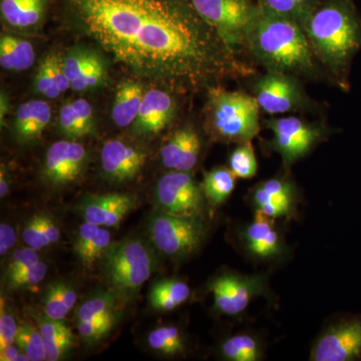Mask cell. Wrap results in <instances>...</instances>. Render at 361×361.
<instances>
[{
	"label": "cell",
	"mask_w": 361,
	"mask_h": 361,
	"mask_svg": "<svg viewBox=\"0 0 361 361\" xmlns=\"http://www.w3.org/2000/svg\"><path fill=\"white\" fill-rule=\"evenodd\" d=\"M35 51L28 40L13 35L0 39V65L6 71H23L32 68Z\"/></svg>",
	"instance_id": "d4e9b609"
},
{
	"label": "cell",
	"mask_w": 361,
	"mask_h": 361,
	"mask_svg": "<svg viewBox=\"0 0 361 361\" xmlns=\"http://www.w3.org/2000/svg\"><path fill=\"white\" fill-rule=\"evenodd\" d=\"M144 87L134 80L123 82L116 90L111 118L116 126L127 128L133 125L139 116L144 99Z\"/></svg>",
	"instance_id": "603a6c76"
},
{
	"label": "cell",
	"mask_w": 361,
	"mask_h": 361,
	"mask_svg": "<svg viewBox=\"0 0 361 361\" xmlns=\"http://www.w3.org/2000/svg\"><path fill=\"white\" fill-rule=\"evenodd\" d=\"M244 47L267 71L316 75V59L300 23L263 7L247 30Z\"/></svg>",
	"instance_id": "3957f363"
},
{
	"label": "cell",
	"mask_w": 361,
	"mask_h": 361,
	"mask_svg": "<svg viewBox=\"0 0 361 361\" xmlns=\"http://www.w3.org/2000/svg\"><path fill=\"white\" fill-rule=\"evenodd\" d=\"M49 0H1L0 13L7 25L16 28H30L44 18Z\"/></svg>",
	"instance_id": "7402d4cb"
},
{
	"label": "cell",
	"mask_w": 361,
	"mask_h": 361,
	"mask_svg": "<svg viewBox=\"0 0 361 361\" xmlns=\"http://www.w3.org/2000/svg\"><path fill=\"white\" fill-rule=\"evenodd\" d=\"M216 310L225 315L235 316L248 307L254 297L262 295L266 289L262 275L224 273L214 278L209 285Z\"/></svg>",
	"instance_id": "7c38bea8"
},
{
	"label": "cell",
	"mask_w": 361,
	"mask_h": 361,
	"mask_svg": "<svg viewBox=\"0 0 361 361\" xmlns=\"http://www.w3.org/2000/svg\"><path fill=\"white\" fill-rule=\"evenodd\" d=\"M77 300V292L70 285L63 281L52 282L47 287L42 300L45 316L63 320Z\"/></svg>",
	"instance_id": "4316f807"
},
{
	"label": "cell",
	"mask_w": 361,
	"mask_h": 361,
	"mask_svg": "<svg viewBox=\"0 0 361 361\" xmlns=\"http://www.w3.org/2000/svg\"><path fill=\"white\" fill-rule=\"evenodd\" d=\"M266 126L273 133L270 148L281 156L285 166H290L307 155L322 141L324 130L296 116L271 118Z\"/></svg>",
	"instance_id": "ba28073f"
},
{
	"label": "cell",
	"mask_w": 361,
	"mask_h": 361,
	"mask_svg": "<svg viewBox=\"0 0 361 361\" xmlns=\"http://www.w3.org/2000/svg\"><path fill=\"white\" fill-rule=\"evenodd\" d=\"M116 318L78 322V334L87 341H97L110 334Z\"/></svg>",
	"instance_id": "74e56055"
},
{
	"label": "cell",
	"mask_w": 361,
	"mask_h": 361,
	"mask_svg": "<svg viewBox=\"0 0 361 361\" xmlns=\"http://www.w3.org/2000/svg\"><path fill=\"white\" fill-rule=\"evenodd\" d=\"M229 168L240 179H251L257 173L258 163L251 141L241 142L229 158Z\"/></svg>",
	"instance_id": "836d02e7"
},
{
	"label": "cell",
	"mask_w": 361,
	"mask_h": 361,
	"mask_svg": "<svg viewBox=\"0 0 361 361\" xmlns=\"http://www.w3.org/2000/svg\"><path fill=\"white\" fill-rule=\"evenodd\" d=\"M63 66L75 92H87L99 87L106 78L104 59L96 51L75 49L63 56Z\"/></svg>",
	"instance_id": "2e32d148"
},
{
	"label": "cell",
	"mask_w": 361,
	"mask_h": 361,
	"mask_svg": "<svg viewBox=\"0 0 361 361\" xmlns=\"http://www.w3.org/2000/svg\"><path fill=\"white\" fill-rule=\"evenodd\" d=\"M111 244V235L110 231L101 227L96 237L90 243L89 248L85 252L84 255L78 259L85 267H90L96 262L97 259L104 256V252L110 247Z\"/></svg>",
	"instance_id": "f35d334b"
},
{
	"label": "cell",
	"mask_w": 361,
	"mask_h": 361,
	"mask_svg": "<svg viewBox=\"0 0 361 361\" xmlns=\"http://www.w3.org/2000/svg\"><path fill=\"white\" fill-rule=\"evenodd\" d=\"M9 192L8 178H7L6 171L1 169V174H0V196L1 198L6 197Z\"/></svg>",
	"instance_id": "c3c4849f"
},
{
	"label": "cell",
	"mask_w": 361,
	"mask_h": 361,
	"mask_svg": "<svg viewBox=\"0 0 361 361\" xmlns=\"http://www.w3.org/2000/svg\"><path fill=\"white\" fill-rule=\"evenodd\" d=\"M116 317H118V311H116V297L106 292H102L87 299L78 310V322Z\"/></svg>",
	"instance_id": "4dcf8cb0"
},
{
	"label": "cell",
	"mask_w": 361,
	"mask_h": 361,
	"mask_svg": "<svg viewBox=\"0 0 361 361\" xmlns=\"http://www.w3.org/2000/svg\"><path fill=\"white\" fill-rule=\"evenodd\" d=\"M203 189L189 172L173 171L161 178L157 199L165 212L176 215H203L205 202Z\"/></svg>",
	"instance_id": "8fae6325"
},
{
	"label": "cell",
	"mask_w": 361,
	"mask_h": 361,
	"mask_svg": "<svg viewBox=\"0 0 361 361\" xmlns=\"http://www.w3.org/2000/svg\"><path fill=\"white\" fill-rule=\"evenodd\" d=\"M254 97L260 110L270 115L300 110L307 102L298 78L274 71H267L258 78L254 87Z\"/></svg>",
	"instance_id": "30bf717a"
},
{
	"label": "cell",
	"mask_w": 361,
	"mask_h": 361,
	"mask_svg": "<svg viewBox=\"0 0 361 361\" xmlns=\"http://www.w3.org/2000/svg\"><path fill=\"white\" fill-rule=\"evenodd\" d=\"M259 111L257 99L251 94L221 85L209 90L207 118L216 139L238 144L252 141L260 130Z\"/></svg>",
	"instance_id": "277c9868"
},
{
	"label": "cell",
	"mask_w": 361,
	"mask_h": 361,
	"mask_svg": "<svg viewBox=\"0 0 361 361\" xmlns=\"http://www.w3.org/2000/svg\"><path fill=\"white\" fill-rule=\"evenodd\" d=\"M47 273V266L45 263L39 261L27 269L21 271L13 276L6 277L7 288L9 290H18V289L27 288L39 284Z\"/></svg>",
	"instance_id": "d590c367"
},
{
	"label": "cell",
	"mask_w": 361,
	"mask_h": 361,
	"mask_svg": "<svg viewBox=\"0 0 361 361\" xmlns=\"http://www.w3.org/2000/svg\"><path fill=\"white\" fill-rule=\"evenodd\" d=\"M313 361L361 360V314L342 318L320 334L311 350Z\"/></svg>",
	"instance_id": "9c48e42d"
},
{
	"label": "cell",
	"mask_w": 361,
	"mask_h": 361,
	"mask_svg": "<svg viewBox=\"0 0 361 361\" xmlns=\"http://www.w3.org/2000/svg\"><path fill=\"white\" fill-rule=\"evenodd\" d=\"M274 220L256 210L254 220L242 233L246 250L254 257L272 259L283 251L281 237L275 228Z\"/></svg>",
	"instance_id": "ffe728a7"
},
{
	"label": "cell",
	"mask_w": 361,
	"mask_h": 361,
	"mask_svg": "<svg viewBox=\"0 0 361 361\" xmlns=\"http://www.w3.org/2000/svg\"><path fill=\"white\" fill-rule=\"evenodd\" d=\"M39 256L37 250L27 247V248L18 249L14 252L11 262L6 270V277L13 276L14 274L27 269L28 267L39 262Z\"/></svg>",
	"instance_id": "ab89813d"
},
{
	"label": "cell",
	"mask_w": 361,
	"mask_h": 361,
	"mask_svg": "<svg viewBox=\"0 0 361 361\" xmlns=\"http://www.w3.org/2000/svg\"><path fill=\"white\" fill-rule=\"evenodd\" d=\"M176 113V102L168 92L152 89L145 94L141 110L133 123V130L140 135H154L172 122Z\"/></svg>",
	"instance_id": "e0dca14e"
},
{
	"label": "cell",
	"mask_w": 361,
	"mask_h": 361,
	"mask_svg": "<svg viewBox=\"0 0 361 361\" xmlns=\"http://www.w3.org/2000/svg\"><path fill=\"white\" fill-rule=\"evenodd\" d=\"M75 113L82 123V127L85 128L87 135L94 134L96 130V123H94V109L89 102L84 99H75L71 102Z\"/></svg>",
	"instance_id": "7bdbcfd3"
},
{
	"label": "cell",
	"mask_w": 361,
	"mask_h": 361,
	"mask_svg": "<svg viewBox=\"0 0 361 361\" xmlns=\"http://www.w3.org/2000/svg\"><path fill=\"white\" fill-rule=\"evenodd\" d=\"M16 233L13 226L1 223L0 225V255L4 256L14 246Z\"/></svg>",
	"instance_id": "bcb514c9"
},
{
	"label": "cell",
	"mask_w": 361,
	"mask_h": 361,
	"mask_svg": "<svg viewBox=\"0 0 361 361\" xmlns=\"http://www.w3.org/2000/svg\"><path fill=\"white\" fill-rule=\"evenodd\" d=\"M236 176L230 168L213 169L204 174L203 192L207 200L212 206L224 203L235 189Z\"/></svg>",
	"instance_id": "83f0119b"
},
{
	"label": "cell",
	"mask_w": 361,
	"mask_h": 361,
	"mask_svg": "<svg viewBox=\"0 0 361 361\" xmlns=\"http://www.w3.org/2000/svg\"><path fill=\"white\" fill-rule=\"evenodd\" d=\"M103 257L106 281L123 298L134 296L153 272V256L140 240L111 244Z\"/></svg>",
	"instance_id": "5b68a950"
},
{
	"label": "cell",
	"mask_w": 361,
	"mask_h": 361,
	"mask_svg": "<svg viewBox=\"0 0 361 361\" xmlns=\"http://www.w3.org/2000/svg\"><path fill=\"white\" fill-rule=\"evenodd\" d=\"M102 167L109 179L116 183L134 180L146 164V154L120 140H110L101 152Z\"/></svg>",
	"instance_id": "9a60e30c"
},
{
	"label": "cell",
	"mask_w": 361,
	"mask_h": 361,
	"mask_svg": "<svg viewBox=\"0 0 361 361\" xmlns=\"http://www.w3.org/2000/svg\"><path fill=\"white\" fill-rule=\"evenodd\" d=\"M87 160L84 145L71 140L56 142L47 151L42 174L52 186H65L82 176Z\"/></svg>",
	"instance_id": "4fadbf2b"
},
{
	"label": "cell",
	"mask_w": 361,
	"mask_h": 361,
	"mask_svg": "<svg viewBox=\"0 0 361 361\" xmlns=\"http://www.w3.org/2000/svg\"><path fill=\"white\" fill-rule=\"evenodd\" d=\"M20 348L13 345L0 350V360L1 361H16L20 355Z\"/></svg>",
	"instance_id": "7dc6e473"
},
{
	"label": "cell",
	"mask_w": 361,
	"mask_h": 361,
	"mask_svg": "<svg viewBox=\"0 0 361 361\" xmlns=\"http://www.w3.org/2000/svg\"><path fill=\"white\" fill-rule=\"evenodd\" d=\"M226 360L231 361H257L262 360V348L255 337L238 334L230 337L221 348Z\"/></svg>",
	"instance_id": "f1b7e54d"
},
{
	"label": "cell",
	"mask_w": 361,
	"mask_h": 361,
	"mask_svg": "<svg viewBox=\"0 0 361 361\" xmlns=\"http://www.w3.org/2000/svg\"><path fill=\"white\" fill-rule=\"evenodd\" d=\"M295 188L290 180L272 178L260 183L254 189L252 201L256 210L272 219L287 217L295 207Z\"/></svg>",
	"instance_id": "ac0fdd59"
},
{
	"label": "cell",
	"mask_w": 361,
	"mask_h": 361,
	"mask_svg": "<svg viewBox=\"0 0 361 361\" xmlns=\"http://www.w3.org/2000/svg\"><path fill=\"white\" fill-rule=\"evenodd\" d=\"M152 241L171 257L191 255L203 244L207 226L201 216L157 213L149 223Z\"/></svg>",
	"instance_id": "8992f818"
},
{
	"label": "cell",
	"mask_w": 361,
	"mask_h": 361,
	"mask_svg": "<svg viewBox=\"0 0 361 361\" xmlns=\"http://www.w3.org/2000/svg\"><path fill=\"white\" fill-rule=\"evenodd\" d=\"M49 103L39 99L26 102L18 109L14 118V134L20 142L37 140L51 120Z\"/></svg>",
	"instance_id": "44dd1931"
},
{
	"label": "cell",
	"mask_w": 361,
	"mask_h": 361,
	"mask_svg": "<svg viewBox=\"0 0 361 361\" xmlns=\"http://www.w3.org/2000/svg\"><path fill=\"white\" fill-rule=\"evenodd\" d=\"M191 295V288L186 282L178 279H166L157 282L149 293V305L155 310H174L186 302Z\"/></svg>",
	"instance_id": "484cf974"
},
{
	"label": "cell",
	"mask_w": 361,
	"mask_h": 361,
	"mask_svg": "<svg viewBox=\"0 0 361 361\" xmlns=\"http://www.w3.org/2000/svg\"><path fill=\"white\" fill-rule=\"evenodd\" d=\"M134 196L110 193L84 198L80 211L85 222L99 227H116L137 207Z\"/></svg>",
	"instance_id": "5bb4252c"
},
{
	"label": "cell",
	"mask_w": 361,
	"mask_h": 361,
	"mask_svg": "<svg viewBox=\"0 0 361 361\" xmlns=\"http://www.w3.org/2000/svg\"><path fill=\"white\" fill-rule=\"evenodd\" d=\"M263 8L286 16L302 25L322 0H258Z\"/></svg>",
	"instance_id": "1f68e13d"
},
{
	"label": "cell",
	"mask_w": 361,
	"mask_h": 361,
	"mask_svg": "<svg viewBox=\"0 0 361 361\" xmlns=\"http://www.w3.org/2000/svg\"><path fill=\"white\" fill-rule=\"evenodd\" d=\"M99 229H101L99 226L89 222H85L84 224L80 225L75 243V252L78 258L84 255Z\"/></svg>",
	"instance_id": "ee69618b"
},
{
	"label": "cell",
	"mask_w": 361,
	"mask_h": 361,
	"mask_svg": "<svg viewBox=\"0 0 361 361\" xmlns=\"http://www.w3.org/2000/svg\"><path fill=\"white\" fill-rule=\"evenodd\" d=\"M23 240L26 245L37 251L40 250L44 247H47L44 233H42V224H40L39 214L32 216L26 222L25 228H23Z\"/></svg>",
	"instance_id": "60d3db41"
},
{
	"label": "cell",
	"mask_w": 361,
	"mask_h": 361,
	"mask_svg": "<svg viewBox=\"0 0 361 361\" xmlns=\"http://www.w3.org/2000/svg\"><path fill=\"white\" fill-rule=\"evenodd\" d=\"M39 329L47 349V360H61L73 345V334L63 320L40 318Z\"/></svg>",
	"instance_id": "cb8c5ba5"
},
{
	"label": "cell",
	"mask_w": 361,
	"mask_h": 361,
	"mask_svg": "<svg viewBox=\"0 0 361 361\" xmlns=\"http://www.w3.org/2000/svg\"><path fill=\"white\" fill-rule=\"evenodd\" d=\"M66 23L139 80L198 92L253 68L190 0H59Z\"/></svg>",
	"instance_id": "6da1fadb"
},
{
	"label": "cell",
	"mask_w": 361,
	"mask_h": 361,
	"mask_svg": "<svg viewBox=\"0 0 361 361\" xmlns=\"http://www.w3.org/2000/svg\"><path fill=\"white\" fill-rule=\"evenodd\" d=\"M59 129L63 137L71 141L87 135L71 102L63 104V108L59 111Z\"/></svg>",
	"instance_id": "e575fe53"
},
{
	"label": "cell",
	"mask_w": 361,
	"mask_h": 361,
	"mask_svg": "<svg viewBox=\"0 0 361 361\" xmlns=\"http://www.w3.org/2000/svg\"><path fill=\"white\" fill-rule=\"evenodd\" d=\"M16 343L30 361L47 360V349L40 330L30 323L18 327Z\"/></svg>",
	"instance_id": "d6a6232c"
},
{
	"label": "cell",
	"mask_w": 361,
	"mask_h": 361,
	"mask_svg": "<svg viewBox=\"0 0 361 361\" xmlns=\"http://www.w3.org/2000/svg\"><path fill=\"white\" fill-rule=\"evenodd\" d=\"M226 44L234 51L244 47L247 30L260 11L258 0H190Z\"/></svg>",
	"instance_id": "52a82bcc"
},
{
	"label": "cell",
	"mask_w": 361,
	"mask_h": 361,
	"mask_svg": "<svg viewBox=\"0 0 361 361\" xmlns=\"http://www.w3.org/2000/svg\"><path fill=\"white\" fill-rule=\"evenodd\" d=\"M18 324L13 315L9 314L1 306L0 313V350L8 348L16 343V334H18Z\"/></svg>",
	"instance_id": "b9f144b4"
},
{
	"label": "cell",
	"mask_w": 361,
	"mask_h": 361,
	"mask_svg": "<svg viewBox=\"0 0 361 361\" xmlns=\"http://www.w3.org/2000/svg\"><path fill=\"white\" fill-rule=\"evenodd\" d=\"M301 26L315 59L348 92L353 61L361 51V18L353 0H322Z\"/></svg>",
	"instance_id": "7a4b0ae2"
},
{
	"label": "cell",
	"mask_w": 361,
	"mask_h": 361,
	"mask_svg": "<svg viewBox=\"0 0 361 361\" xmlns=\"http://www.w3.org/2000/svg\"><path fill=\"white\" fill-rule=\"evenodd\" d=\"M39 215L40 224H42V233H44L47 245L49 246L56 243L61 238V232H59L58 225L56 224L51 216L45 215V214H39Z\"/></svg>",
	"instance_id": "f6af8a7d"
},
{
	"label": "cell",
	"mask_w": 361,
	"mask_h": 361,
	"mask_svg": "<svg viewBox=\"0 0 361 361\" xmlns=\"http://www.w3.org/2000/svg\"><path fill=\"white\" fill-rule=\"evenodd\" d=\"M35 89L37 94L47 99H56L61 94L52 75L49 56L42 61L37 71V75L35 78Z\"/></svg>",
	"instance_id": "8d00e7d4"
},
{
	"label": "cell",
	"mask_w": 361,
	"mask_h": 361,
	"mask_svg": "<svg viewBox=\"0 0 361 361\" xmlns=\"http://www.w3.org/2000/svg\"><path fill=\"white\" fill-rule=\"evenodd\" d=\"M149 348L163 355L175 356L185 350V339L176 326H161L149 332Z\"/></svg>",
	"instance_id": "f546056e"
},
{
	"label": "cell",
	"mask_w": 361,
	"mask_h": 361,
	"mask_svg": "<svg viewBox=\"0 0 361 361\" xmlns=\"http://www.w3.org/2000/svg\"><path fill=\"white\" fill-rule=\"evenodd\" d=\"M201 147L198 133L190 127L183 128L161 147V163L170 170L190 172L198 163Z\"/></svg>",
	"instance_id": "d6986e66"
}]
</instances>
